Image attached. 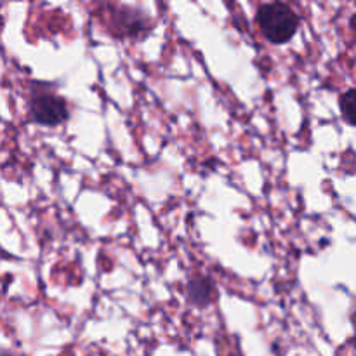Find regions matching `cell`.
<instances>
[{"instance_id":"2","label":"cell","mask_w":356,"mask_h":356,"mask_svg":"<svg viewBox=\"0 0 356 356\" xmlns=\"http://www.w3.org/2000/svg\"><path fill=\"white\" fill-rule=\"evenodd\" d=\"M28 115L35 124L44 125V127H56L70 118L68 103L59 94L38 90V92L31 94Z\"/></svg>"},{"instance_id":"4","label":"cell","mask_w":356,"mask_h":356,"mask_svg":"<svg viewBox=\"0 0 356 356\" xmlns=\"http://www.w3.org/2000/svg\"><path fill=\"white\" fill-rule=\"evenodd\" d=\"M339 106L344 120L356 127V89L346 90V92L341 96Z\"/></svg>"},{"instance_id":"5","label":"cell","mask_w":356,"mask_h":356,"mask_svg":"<svg viewBox=\"0 0 356 356\" xmlns=\"http://www.w3.org/2000/svg\"><path fill=\"white\" fill-rule=\"evenodd\" d=\"M350 26H351V30H353L355 33H356V13L353 14V16H351V19H350Z\"/></svg>"},{"instance_id":"6","label":"cell","mask_w":356,"mask_h":356,"mask_svg":"<svg viewBox=\"0 0 356 356\" xmlns=\"http://www.w3.org/2000/svg\"><path fill=\"white\" fill-rule=\"evenodd\" d=\"M353 323H355V327H356V312L353 313Z\"/></svg>"},{"instance_id":"7","label":"cell","mask_w":356,"mask_h":356,"mask_svg":"<svg viewBox=\"0 0 356 356\" xmlns=\"http://www.w3.org/2000/svg\"><path fill=\"white\" fill-rule=\"evenodd\" d=\"M0 356H13L10 353H0Z\"/></svg>"},{"instance_id":"3","label":"cell","mask_w":356,"mask_h":356,"mask_svg":"<svg viewBox=\"0 0 356 356\" xmlns=\"http://www.w3.org/2000/svg\"><path fill=\"white\" fill-rule=\"evenodd\" d=\"M186 298L191 305L204 306L211 305L214 298V284L209 277H195L188 282L186 285Z\"/></svg>"},{"instance_id":"1","label":"cell","mask_w":356,"mask_h":356,"mask_svg":"<svg viewBox=\"0 0 356 356\" xmlns=\"http://www.w3.org/2000/svg\"><path fill=\"white\" fill-rule=\"evenodd\" d=\"M261 33L271 44H287L299 30V16L285 2H268L259 7L256 14Z\"/></svg>"}]
</instances>
